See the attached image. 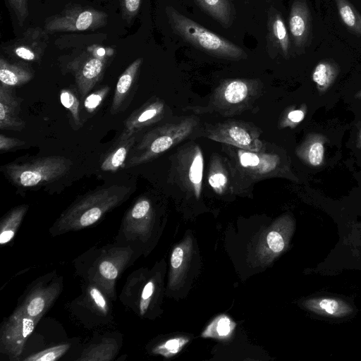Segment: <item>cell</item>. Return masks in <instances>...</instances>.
Returning <instances> with one entry per match:
<instances>
[{"label":"cell","instance_id":"obj_1","mask_svg":"<svg viewBox=\"0 0 361 361\" xmlns=\"http://www.w3.org/2000/svg\"><path fill=\"white\" fill-rule=\"evenodd\" d=\"M130 190L126 185H111L89 192L61 214L50 232L53 235H59L93 225L123 203L130 195Z\"/></svg>","mask_w":361,"mask_h":361},{"label":"cell","instance_id":"obj_2","mask_svg":"<svg viewBox=\"0 0 361 361\" xmlns=\"http://www.w3.org/2000/svg\"><path fill=\"white\" fill-rule=\"evenodd\" d=\"M166 14L173 32L196 48L226 59L246 57V54L240 47L211 32L173 8H167Z\"/></svg>","mask_w":361,"mask_h":361},{"label":"cell","instance_id":"obj_3","mask_svg":"<svg viewBox=\"0 0 361 361\" xmlns=\"http://www.w3.org/2000/svg\"><path fill=\"white\" fill-rule=\"evenodd\" d=\"M72 165L71 159L54 155L11 162L3 166L1 170L13 185L33 188L62 178Z\"/></svg>","mask_w":361,"mask_h":361},{"label":"cell","instance_id":"obj_4","mask_svg":"<svg viewBox=\"0 0 361 361\" xmlns=\"http://www.w3.org/2000/svg\"><path fill=\"white\" fill-rule=\"evenodd\" d=\"M39 320L25 314L18 307L4 322L0 330V351L11 360H18L25 343Z\"/></svg>","mask_w":361,"mask_h":361},{"label":"cell","instance_id":"obj_5","mask_svg":"<svg viewBox=\"0 0 361 361\" xmlns=\"http://www.w3.org/2000/svg\"><path fill=\"white\" fill-rule=\"evenodd\" d=\"M106 20L107 15L103 11L75 6L50 18L45 30L50 32L94 30L104 25Z\"/></svg>","mask_w":361,"mask_h":361},{"label":"cell","instance_id":"obj_6","mask_svg":"<svg viewBox=\"0 0 361 361\" xmlns=\"http://www.w3.org/2000/svg\"><path fill=\"white\" fill-rule=\"evenodd\" d=\"M108 59L98 56L87 48V52L75 59L69 65L74 74L80 94L86 96L102 79Z\"/></svg>","mask_w":361,"mask_h":361},{"label":"cell","instance_id":"obj_7","mask_svg":"<svg viewBox=\"0 0 361 361\" xmlns=\"http://www.w3.org/2000/svg\"><path fill=\"white\" fill-rule=\"evenodd\" d=\"M61 283H38L32 288L18 307L27 315L39 321L49 310L61 290Z\"/></svg>","mask_w":361,"mask_h":361},{"label":"cell","instance_id":"obj_8","mask_svg":"<svg viewBox=\"0 0 361 361\" xmlns=\"http://www.w3.org/2000/svg\"><path fill=\"white\" fill-rule=\"evenodd\" d=\"M293 230V225L288 219H281L276 222L259 241L257 252L261 260L269 262L283 252Z\"/></svg>","mask_w":361,"mask_h":361},{"label":"cell","instance_id":"obj_9","mask_svg":"<svg viewBox=\"0 0 361 361\" xmlns=\"http://www.w3.org/2000/svg\"><path fill=\"white\" fill-rule=\"evenodd\" d=\"M130 250L110 249L102 254L100 259L92 268V281L105 286L107 283L113 286L120 271L124 268L130 257Z\"/></svg>","mask_w":361,"mask_h":361},{"label":"cell","instance_id":"obj_10","mask_svg":"<svg viewBox=\"0 0 361 361\" xmlns=\"http://www.w3.org/2000/svg\"><path fill=\"white\" fill-rule=\"evenodd\" d=\"M138 131L124 128L104 154L100 164L104 171L115 172L124 168L125 163L135 145Z\"/></svg>","mask_w":361,"mask_h":361},{"label":"cell","instance_id":"obj_11","mask_svg":"<svg viewBox=\"0 0 361 361\" xmlns=\"http://www.w3.org/2000/svg\"><path fill=\"white\" fill-rule=\"evenodd\" d=\"M48 37L40 28L27 29L12 45L11 52L25 61H38L47 47Z\"/></svg>","mask_w":361,"mask_h":361},{"label":"cell","instance_id":"obj_12","mask_svg":"<svg viewBox=\"0 0 361 361\" xmlns=\"http://www.w3.org/2000/svg\"><path fill=\"white\" fill-rule=\"evenodd\" d=\"M291 39L296 47H302L310 40L312 33V17L306 0H295L288 17Z\"/></svg>","mask_w":361,"mask_h":361},{"label":"cell","instance_id":"obj_13","mask_svg":"<svg viewBox=\"0 0 361 361\" xmlns=\"http://www.w3.org/2000/svg\"><path fill=\"white\" fill-rule=\"evenodd\" d=\"M12 88L0 85V129L21 131L25 126L19 116L22 99Z\"/></svg>","mask_w":361,"mask_h":361},{"label":"cell","instance_id":"obj_14","mask_svg":"<svg viewBox=\"0 0 361 361\" xmlns=\"http://www.w3.org/2000/svg\"><path fill=\"white\" fill-rule=\"evenodd\" d=\"M150 202L145 198H139L129 208L123 221V232L127 239L132 240L134 236L142 233L151 217Z\"/></svg>","mask_w":361,"mask_h":361},{"label":"cell","instance_id":"obj_15","mask_svg":"<svg viewBox=\"0 0 361 361\" xmlns=\"http://www.w3.org/2000/svg\"><path fill=\"white\" fill-rule=\"evenodd\" d=\"M267 47L286 56L289 54L290 41L286 24L281 13L271 8L267 20Z\"/></svg>","mask_w":361,"mask_h":361},{"label":"cell","instance_id":"obj_16","mask_svg":"<svg viewBox=\"0 0 361 361\" xmlns=\"http://www.w3.org/2000/svg\"><path fill=\"white\" fill-rule=\"evenodd\" d=\"M142 59L138 58L130 63L119 77L111 102L110 112L114 115L123 111L135 82Z\"/></svg>","mask_w":361,"mask_h":361},{"label":"cell","instance_id":"obj_17","mask_svg":"<svg viewBox=\"0 0 361 361\" xmlns=\"http://www.w3.org/2000/svg\"><path fill=\"white\" fill-rule=\"evenodd\" d=\"M308 310L326 317H343L350 314L353 309L345 301L331 298H314L304 302Z\"/></svg>","mask_w":361,"mask_h":361},{"label":"cell","instance_id":"obj_18","mask_svg":"<svg viewBox=\"0 0 361 361\" xmlns=\"http://www.w3.org/2000/svg\"><path fill=\"white\" fill-rule=\"evenodd\" d=\"M192 241L188 238L176 246L171 255L170 286L177 285L184 276L191 255Z\"/></svg>","mask_w":361,"mask_h":361},{"label":"cell","instance_id":"obj_19","mask_svg":"<svg viewBox=\"0 0 361 361\" xmlns=\"http://www.w3.org/2000/svg\"><path fill=\"white\" fill-rule=\"evenodd\" d=\"M33 73L29 68L16 63H11L3 57L0 59V81L6 87H14L30 82Z\"/></svg>","mask_w":361,"mask_h":361},{"label":"cell","instance_id":"obj_20","mask_svg":"<svg viewBox=\"0 0 361 361\" xmlns=\"http://www.w3.org/2000/svg\"><path fill=\"white\" fill-rule=\"evenodd\" d=\"M162 111V105L153 102L136 109L126 118L125 128L139 131L155 121Z\"/></svg>","mask_w":361,"mask_h":361},{"label":"cell","instance_id":"obj_21","mask_svg":"<svg viewBox=\"0 0 361 361\" xmlns=\"http://www.w3.org/2000/svg\"><path fill=\"white\" fill-rule=\"evenodd\" d=\"M199 6L225 27L231 25L233 8L231 0H195Z\"/></svg>","mask_w":361,"mask_h":361},{"label":"cell","instance_id":"obj_22","mask_svg":"<svg viewBox=\"0 0 361 361\" xmlns=\"http://www.w3.org/2000/svg\"><path fill=\"white\" fill-rule=\"evenodd\" d=\"M29 206L23 204L11 210L2 219L0 224V244L10 242L14 237L20 225Z\"/></svg>","mask_w":361,"mask_h":361},{"label":"cell","instance_id":"obj_23","mask_svg":"<svg viewBox=\"0 0 361 361\" xmlns=\"http://www.w3.org/2000/svg\"><path fill=\"white\" fill-rule=\"evenodd\" d=\"M338 16L352 34L361 37V14L348 0H334Z\"/></svg>","mask_w":361,"mask_h":361},{"label":"cell","instance_id":"obj_24","mask_svg":"<svg viewBox=\"0 0 361 361\" xmlns=\"http://www.w3.org/2000/svg\"><path fill=\"white\" fill-rule=\"evenodd\" d=\"M235 328V323L227 315L215 317L202 334V337L219 340L229 339Z\"/></svg>","mask_w":361,"mask_h":361},{"label":"cell","instance_id":"obj_25","mask_svg":"<svg viewBox=\"0 0 361 361\" xmlns=\"http://www.w3.org/2000/svg\"><path fill=\"white\" fill-rule=\"evenodd\" d=\"M117 351V343L104 340L101 343L84 351L79 360H111Z\"/></svg>","mask_w":361,"mask_h":361},{"label":"cell","instance_id":"obj_26","mask_svg":"<svg viewBox=\"0 0 361 361\" xmlns=\"http://www.w3.org/2000/svg\"><path fill=\"white\" fill-rule=\"evenodd\" d=\"M337 74V68L329 61L319 62L312 73V80L322 89L327 87Z\"/></svg>","mask_w":361,"mask_h":361},{"label":"cell","instance_id":"obj_27","mask_svg":"<svg viewBox=\"0 0 361 361\" xmlns=\"http://www.w3.org/2000/svg\"><path fill=\"white\" fill-rule=\"evenodd\" d=\"M60 101L61 104L69 111L74 126L78 129L82 126L80 115V103L76 95L68 89H63L60 92Z\"/></svg>","mask_w":361,"mask_h":361},{"label":"cell","instance_id":"obj_28","mask_svg":"<svg viewBox=\"0 0 361 361\" xmlns=\"http://www.w3.org/2000/svg\"><path fill=\"white\" fill-rule=\"evenodd\" d=\"M188 341L189 338L187 337L172 338L155 347L153 353L170 357L178 354Z\"/></svg>","mask_w":361,"mask_h":361},{"label":"cell","instance_id":"obj_29","mask_svg":"<svg viewBox=\"0 0 361 361\" xmlns=\"http://www.w3.org/2000/svg\"><path fill=\"white\" fill-rule=\"evenodd\" d=\"M248 92L247 84L242 80H233L225 89V99L231 104H237L244 100Z\"/></svg>","mask_w":361,"mask_h":361},{"label":"cell","instance_id":"obj_30","mask_svg":"<svg viewBox=\"0 0 361 361\" xmlns=\"http://www.w3.org/2000/svg\"><path fill=\"white\" fill-rule=\"evenodd\" d=\"M69 343L60 344L32 354L24 359L25 361H56L69 348Z\"/></svg>","mask_w":361,"mask_h":361},{"label":"cell","instance_id":"obj_31","mask_svg":"<svg viewBox=\"0 0 361 361\" xmlns=\"http://www.w3.org/2000/svg\"><path fill=\"white\" fill-rule=\"evenodd\" d=\"M110 87L107 85L103 86L97 91L88 94L84 100V107L86 111L92 114L101 105L106 96L108 94Z\"/></svg>","mask_w":361,"mask_h":361},{"label":"cell","instance_id":"obj_32","mask_svg":"<svg viewBox=\"0 0 361 361\" xmlns=\"http://www.w3.org/2000/svg\"><path fill=\"white\" fill-rule=\"evenodd\" d=\"M87 296L93 305V307L104 315H106L109 309V305L104 294L99 288L94 285H90L87 288Z\"/></svg>","mask_w":361,"mask_h":361},{"label":"cell","instance_id":"obj_33","mask_svg":"<svg viewBox=\"0 0 361 361\" xmlns=\"http://www.w3.org/2000/svg\"><path fill=\"white\" fill-rule=\"evenodd\" d=\"M203 173V157L200 151H197L191 164L189 171L190 180L195 185L201 184Z\"/></svg>","mask_w":361,"mask_h":361},{"label":"cell","instance_id":"obj_34","mask_svg":"<svg viewBox=\"0 0 361 361\" xmlns=\"http://www.w3.org/2000/svg\"><path fill=\"white\" fill-rule=\"evenodd\" d=\"M122 17L127 22L137 14L140 11L142 0H121Z\"/></svg>","mask_w":361,"mask_h":361},{"label":"cell","instance_id":"obj_35","mask_svg":"<svg viewBox=\"0 0 361 361\" xmlns=\"http://www.w3.org/2000/svg\"><path fill=\"white\" fill-rule=\"evenodd\" d=\"M231 140L239 146H248L251 142V137L243 128L234 126L228 129Z\"/></svg>","mask_w":361,"mask_h":361},{"label":"cell","instance_id":"obj_36","mask_svg":"<svg viewBox=\"0 0 361 361\" xmlns=\"http://www.w3.org/2000/svg\"><path fill=\"white\" fill-rule=\"evenodd\" d=\"M13 11L20 25L23 24L28 16L27 0H7Z\"/></svg>","mask_w":361,"mask_h":361},{"label":"cell","instance_id":"obj_37","mask_svg":"<svg viewBox=\"0 0 361 361\" xmlns=\"http://www.w3.org/2000/svg\"><path fill=\"white\" fill-rule=\"evenodd\" d=\"M155 289V285L152 280L149 281L144 286L140 300V313L143 316L147 310L151 302L152 295Z\"/></svg>","mask_w":361,"mask_h":361},{"label":"cell","instance_id":"obj_38","mask_svg":"<svg viewBox=\"0 0 361 361\" xmlns=\"http://www.w3.org/2000/svg\"><path fill=\"white\" fill-rule=\"evenodd\" d=\"M324 146L320 142H314L310 147L308 152V159L310 163L314 166L322 164L324 157Z\"/></svg>","mask_w":361,"mask_h":361},{"label":"cell","instance_id":"obj_39","mask_svg":"<svg viewBox=\"0 0 361 361\" xmlns=\"http://www.w3.org/2000/svg\"><path fill=\"white\" fill-rule=\"evenodd\" d=\"M25 142L18 138L11 137L1 134L0 135V150L1 152L9 151L16 147L25 145Z\"/></svg>","mask_w":361,"mask_h":361},{"label":"cell","instance_id":"obj_40","mask_svg":"<svg viewBox=\"0 0 361 361\" xmlns=\"http://www.w3.org/2000/svg\"><path fill=\"white\" fill-rule=\"evenodd\" d=\"M240 162L243 166H257L259 164V157L252 152H243L240 156Z\"/></svg>","mask_w":361,"mask_h":361},{"label":"cell","instance_id":"obj_41","mask_svg":"<svg viewBox=\"0 0 361 361\" xmlns=\"http://www.w3.org/2000/svg\"><path fill=\"white\" fill-rule=\"evenodd\" d=\"M227 178L224 173H216L211 175L209 178V185L215 190H219L225 186Z\"/></svg>","mask_w":361,"mask_h":361},{"label":"cell","instance_id":"obj_42","mask_svg":"<svg viewBox=\"0 0 361 361\" xmlns=\"http://www.w3.org/2000/svg\"><path fill=\"white\" fill-rule=\"evenodd\" d=\"M288 117L292 122L298 123L304 118V113L301 110H294L288 114Z\"/></svg>","mask_w":361,"mask_h":361}]
</instances>
